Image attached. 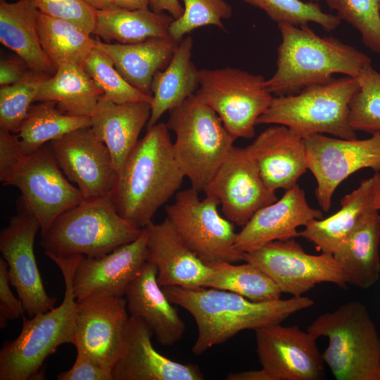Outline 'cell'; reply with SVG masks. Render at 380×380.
<instances>
[{"instance_id": "1", "label": "cell", "mask_w": 380, "mask_h": 380, "mask_svg": "<svg viewBox=\"0 0 380 380\" xmlns=\"http://www.w3.org/2000/svg\"><path fill=\"white\" fill-rule=\"evenodd\" d=\"M164 122L148 128L116 172L108 198L118 214L143 229L179 190L185 175Z\"/></svg>"}, {"instance_id": "2", "label": "cell", "mask_w": 380, "mask_h": 380, "mask_svg": "<svg viewBox=\"0 0 380 380\" xmlns=\"http://www.w3.org/2000/svg\"><path fill=\"white\" fill-rule=\"evenodd\" d=\"M161 287L172 304L184 308L194 317L198 328L192 347L196 355L224 343L242 330L281 323L296 312L314 305L312 299L302 296L256 302L215 288Z\"/></svg>"}, {"instance_id": "3", "label": "cell", "mask_w": 380, "mask_h": 380, "mask_svg": "<svg viewBox=\"0 0 380 380\" xmlns=\"http://www.w3.org/2000/svg\"><path fill=\"white\" fill-rule=\"evenodd\" d=\"M277 26L281 41L277 69L265 82L272 95L295 94L331 80L335 74L357 78L372 65L371 58L362 51L332 36H319L308 25Z\"/></svg>"}, {"instance_id": "4", "label": "cell", "mask_w": 380, "mask_h": 380, "mask_svg": "<svg viewBox=\"0 0 380 380\" xmlns=\"http://www.w3.org/2000/svg\"><path fill=\"white\" fill-rule=\"evenodd\" d=\"M81 257H49L64 279L63 301L60 305L30 319L23 317L19 336L6 341L0 350V380L43 379L42 367L46 358L59 346L73 344L77 305L73 277Z\"/></svg>"}, {"instance_id": "5", "label": "cell", "mask_w": 380, "mask_h": 380, "mask_svg": "<svg viewBox=\"0 0 380 380\" xmlns=\"http://www.w3.org/2000/svg\"><path fill=\"white\" fill-rule=\"evenodd\" d=\"M307 331L315 339L328 338L322 357L336 380H380V337L362 303L320 315Z\"/></svg>"}, {"instance_id": "6", "label": "cell", "mask_w": 380, "mask_h": 380, "mask_svg": "<svg viewBox=\"0 0 380 380\" xmlns=\"http://www.w3.org/2000/svg\"><path fill=\"white\" fill-rule=\"evenodd\" d=\"M143 229L122 218L108 197L83 199L51 223L39 244L48 258L96 257L135 240Z\"/></svg>"}, {"instance_id": "7", "label": "cell", "mask_w": 380, "mask_h": 380, "mask_svg": "<svg viewBox=\"0 0 380 380\" xmlns=\"http://www.w3.org/2000/svg\"><path fill=\"white\" fill-rule=\"evenodd\" d=\"M359 89L357 78L343 76L305 87L299 92L273 97L257 125H280L305 137L329 134L357 138L349 122V104Z\"/></svg>"}, {"instance_id": "8", "label": "cell", "mask_w": 380, "mask_h": 380, "mask_svg": "<svg viewBox=\"0 0 380 380\" xmlns=\"http://www.w3.org/2000/svg\"><path fill=\"white\" fill-rule=\"evenodd\" d=\"M175 157L191 187L203 191L235 139L217 114L195 94L169 111Z\"/></svg>"}, {"instance_id": "9", "label": "cell", "mask_w": 380, "mask_h": 380, "mask_svg": "<svg viewBox=\"0 0 380 380\" xmlns=\"http://www.w3.org/2000/svg\"><path fill=\"white\" fill-rule=\"evenodd\" d=\"M265 82L260 75L236 68H205L199 70L196 95L217 114L236 140L250 139L274 97Z\"/></svg>"}, {"instance_id": "10", "label": "cell", "mask_w": 380, "mask_h": 380, "mask_svg": "<svg viewBox=\"0 0 380 380\" xmlns=\"http://www.w3.org/2000/svg\"><path fill=\"white\" fill-rule=\"evenodd\" d=\"M192 187L179 191L165 208L166 217L196 255L208 266L243 260L236 250L234 224L222 217L219 202L211 196L201 199Z\"/></svg>"}, {"instance_id": "11", "label": "cell", "mask_w": 380, "mask_h": 380, "mask_svg": "<svg viewBox=\"0 0 380 380\" xmlns=\"http://www.w3.org/2000/svg\"><path fill=\"white\" fill-rule=\"evenodd\" d=\"M243 260L267 274L281 293L293 296H301L322 282L341 288L348 284L332 254L310 255L295 239L275 241L244 253Z\"/></svg>"}, {"instance_id": "12", "label": "cell", "mask_w": 380, "mask_h": 380, "mask_svg": "<svg viewBox=\"0 0 380 380\" xmlns=\"http://www.w3.org/2000/svg\"><path fill=\"white\" fill-rule=\"evenodd\" d=\"M306 161L317 182L315 196L328 211L339 184L355 172L370 168L380 172V132L364 139L330 137L315 134L304 137Z\"/></svg>"}, {"instance_id": "13", "label": "cell", "mask_w": 380, "mask_h": 380, "mask_svg": "<svg viewBox=\"0 0 380 380\" xmlns=\"http://www.w3.org/2000/svg\"><path fill=\"white\" fill-rule=\"evenodd\" d=\"M10 185L20 191V203L38 220L41 234L59 215L84 199L58 166L48 144L27 155Z\"/></svg>"}, {"instance_id": "14", "label": "cell", "mask_w": 380, "mask_h": 380, "mask_svg": "<svg viewBox=\"0 0 380 380\" xmlns=\"http://www.w3.org/2000/svg\"><path fill=\"white\" fill-rule=\"evenodd\" d=\"M39 230L38 220L20 203L17 214L0 233V251L7 265L10 284L31 317L51 310L56 303V298L50 297L44 289L34 255Z\"/></svg>"}, {"instance_id": "15", "label": "cell", "mask_w": 380, "mask_h": 380, "mask_svg": "<svg viewBox=\"0 0 380 380\" xmlns=\"http://www.w3.org/2000/svg\"><path fill=\"white\" fill-rule=\"evenodd\" d=\"M203 192L219 202L227 219L241 227L259 209L277 200L276 191L265 184L246 148L234 146Z\"/></svg>"}, {"instance_id": "16", "label": "cell", "mask_w": 380, "mask_h": 380, "mask_svg": "<svg viewBox=\"0 0 380 380\" xmlns=\"http://www.w3.org/2000/svg\"><path fill=\"white\" fill-rule=\"evenodd\" d=\"M66 178L84 199L108 197L116 175L110 153L91 127L70 132L48 143Z\"/></svg>"}, {"instance_id": "17", "label": "cell", "mask_w": 380, "mask_h": 380, "mask_svg": "<svg viewBox=\"0 0 380 380\" xmlns=\"http://www.w3.org/2000/svg\"><path fill=\"white\" fill-rule=\"evenodd\" d=\"M129 317L125 296L97 294L77 301L73 345L112 372Z\"/></svg>"}, {"instance_id": "18", "label": "cell", "mask_w": 380, "mask_h": 380, "mask_svg": "<svg viewBox=\"0 0 380 380\" xmlns=\"http://www.w3.org/2000/svg\"><path fill=\"white\" fill-rule=\"evenodd\" d=\"M256 350L272 380H318L324 360L316 340L298 326L274 324L257 329Z\"/></svg>"}, {"instance_id": "19", "label": "cell", "mask_w": 380, "mask_h": 380, "mask_svg": "<svg viewBox=\"0 0 380 380\" xmlns=\"http://www.w3.org/2000/svg\"><path fill=\"white\" fill-rule=\"evenodd\" d=\"M148 227L135 240L104 255L82 256L73 277L77 301L97 294L125 296V292L148 261Z\"/></svg>"}, {"instance_id": "20", "label": "cell", "mask_w": 380, "mask_h": 380, "mask_svg": "<svg viewBox=\"0 0 380 380\" xmlns=\"http://www.w3.org/2000/svg\"><path fill=\"white\" fill-rule=\"evenodd\" d=\"M152 329L141 318L129 315L121 353L113 365V380H203L196 365L167 358L153 346Z\"/></svg>"}, {"instance_id": "21", "label": "cell", "mask_w": 380, "mask_h": 380, "mask_svg": "<svg viewBox=\"0 0 380 380\" xmlns=\"http://www.w3.org/2000/svg\"><path fill=\"white\" fill-rule=\"evenodd\" d=\"M322 217L321 210L310 206L305 191L297 184L252 216L237 233L235 247L243 254L275 241L296 239L300 236V227Z\"/></svg>"}, {"instance_id": "22", "label": "cell", "mask_w": 380, "mask_h": 380, "mask_svg": "<svg viewBox=\"0 0 380 380\" xmlns=\"http://www.w3.org/2000/svg\"><path fill=\"white\" fill-rule=\"evenodd\" d=\"M245 148L272 191L293 187L308 170L304 138L286 126L269 127Z\"/></svg>"}, {"instance_id": "23", "label": "cell", "mask_w": 380, "mask_h": 380, "mask_svg": "<svg viewBox=\"0 0 380 380\" xmlns=\"http://www.w3.org/2000/svg\"><path fill=\"white\" fill-rule=\"evenodd\" d=\"M148 261L158 270L160 286L205 287L212 267L205 265L179 236L165 217L148 226Z\"/></svg>"}, {"instance_id": "24", "label": "cell", "mask_w": 380, "mask_h": 380, "mask_svg": "<svg viewBox=\"0 0 380 380\" xmlns=\"http://www.w3.org/2000/svg\"><path fill=\"white\" fill-rule=\"evenodd\" d=\"M156 265L147 261L127 288L125 298L129 315L144 320L159 344L171 346L185 331V324L157 280Z\"/></svg>"}, {"instance_id": "25", "label": "cell", "mask_w": 380, "mask_h": 380, "mask_svg": "<svg viewBox=\"0 0 380 380\" xmlns=\"http://www.w3.org/2000/svg\"><path fill=\"white\" fill-rule=\"evenodd\" d=\"M151 113L145 101L114 103L99 99L91 115V127L107 146L116 172L139 141V136Z\"/></svg>"}, {"instance_id": "26", "label": "cell", "mask_w": 380, "mask_h": 380, "mask_svg": "<svg viewBox=\"0 0 380 380\" xmlns=\"http://www.w3.org/2000/svg\"><path fill=\"white\" fill-rule=\"evenodd\" d=\"M380 212L365 213L333 253L348 284L366 289L380 277Z\"/></svg>"}, {"instance_id": "27", "label": "cell", "mask_w": 380, "mask_h": 380, "mask_svg": "<svg viewBox=\"0 0 380 380\" xmlns=\"http://www.w3.org/2000/svg\"><path fill=\"white\" fill-rule=\"evenodd\" d=\"M179 44L170 36L130 44L109 43L95 39V46L111 58L125 80L134 88L150 95L155 75L167 67Z\"/></svg>"}, {"instance_id": "28", "label": "cell", "mask_w": 380, "mask_h": 380, "mask_svg": "<svg viewBox=\"0 0 380 380\" xmlns=\"http://www.w3.org/2000/svg\"><path fill=\"white\" fill-rule=\"evenodd\" d=\"M39 9L34 0L0 2V42L21 58L30 69L53 75L56 68L41 45Z\"/></svg>"}, {"instance_id": "29", "label": "cell", "mask_w": 380, "mask_h": 380, "mask_svg": "<svg viewBox=\"0 0 380 380\" xmlns=\"http://www.w3.org/2000/svg\"><path fill=\"white\" fill-rule=\"evenodd\" d=\"M193 39L185 37L179 44L167 67L154 76L151 90V113L148 128L158 123L163 114L195 94L199 87V70L192 61Z\"/></svg>"}, {"instance_id": "30", "label": "cell", "mask_w": 380, "mask_h": 380, "mask_svg": "<svg viewBox=\"0 0 380 380\" xmlns=\"http://www.w3.org/2000/svg\"><path fill=\"white\" fill-rule=\"evenodd\" d=\"M341 208L325 219H314L299 232L321 253L333 254L343 240L354 229L362 215L375 208L373 202L372 177L364 179L358 187L345 195Z\"/></svg>"}, {"instance_id": "31", "label": "cell", "mask_w": 380, "mask_h": 380, "mask_svg": "<svg viewBox=\"0 0 380 380\" xmlns=\"http://www.w3.org/2000/svg\"><path fill=\"white\" fill-rule=\"evenodd\" d=\"M103 91L84 67L60 65L40 85L35 101H53L62 112L75 116L91 117Z\"/></svg>"}, {"instance_id": "32", "label": "cell", "mask_w": 380, "mask_h": 380, "mask_svg": "<svg viewBox=\"0 0 380 380\" xmlns=\"http://www.w3.org/2000/svg\"><path fill=\"white\" fill-rule=\"evenodd\" d=\"M173 20L168 13L154 12L149 8L97 11L93 34L105 42L135 44L169 37V27Z\"/></svg>"}, {"instance_id": "33", "label": "cell", "mask_w": 380, "mask_h": 380, "mask_svg": "<svg viewBox=\"0 0 380 380\" xmlns=\"http://www.w3.org/2000/svg\"><path fill=\"white\" fill-rule=\"evenodd\" d=\"M37 28L42 49L56 70L68 63L84 67L95 47L93 34L70 21L40 11Z\"/></svg>"}, {"instance_id": "34", "label": "cell", "mask_w": 380, "mask_h": 380, "mask_svg": "<svg viewBox=\"0 0 380 380\" xmlns=\"http://www.w3.org/2000/svg\"><path fill=\"white\" fill-rule=\"evenodd\" d=\"M39 102L31 106L18 133L26 155L70 132L91 125L90 117L65 113L53 101Z\"/></svg>"}, {"instance_id": "35", "label": "cell", "mask_w": 380, "mask_h": 380, "mask_svg": "<svg viewBox=\"0 0 380 380\" xmlns=\"http://www.w3.org/2000/svg\"><path fill=\"white\" fill-rule=\"evenodd\" d=\"M205 287L229 291L256 302L278 300L282 293L267 274L247 262L212 267Z\"/></svg>"}, {"instance_id": "36", "label": "cell", "mask_w": 380, "mask_h": 380, "mask_svg": "<svg viewBox=\"0 0 380 380\" xmlns=\"http://www.w3.org/2000/svg\"><path fill=\"white\" fill-rule=\"evenodd\" d=\"M51 75L29 70L15 84L0 88V127L18 134L42 83Z\"/></svg>"}, {"instance_id": "37", "label": "cell", "mask_w": 380, "mask_h": 380, "mask_svg": "<svg viewBox=\"0 0 380 380\" xmlns=\"http://www.w3.org/2000/svg\"><path fill=\"white\" fill-rule=\"evenodd\" d=\"M241 1L261 9L277 25L285 23L302 26L313 23L331 32L341 23V20L336 15L324 11L318 2L303 0Z\"/></svg>"}, {"instance_id": "38", "label": "cell", "mask_w": 380, "mask_h": 380, "mask_svg": "<svg viewBox=\"0 0 380 380\" xmlns=\"http://www.w3.org/2000/svg\"><path fill=\"white\" fill-rule=\"evenodd\" d=\"M84 70L103 91V96L114 103L145 101L152 96L132 86L115 68L111 58L95 46L84 65Z\"/></svg>"}, {"instance_id": "39", "label": "cell", "mask_w": 380, "mask_h": 380, "mask_svg": "<svg viewBox=\"0 0 380 380\" xmlns=\"http://www.w3.org/2000/svg\"><path fill=\"white\" fill-rule=\"evenodd\" d=\"M357 79L359 89L349 104L350 125L355 132H380V72L369 65Z\"/></svg>"}, {"instance_id": "40", "label": "cell", "mask_w": 380, "mask_h": 380, "mask_svg": "<svg viewBox=\"0 0 380 380\" xmlns=\"http://www.w3.org/2000/svg\"><path fill=\"white\" fill-rule=\"evenodd\" d=\"M336 15L358 31L364 45L380 54V0H324Z\"/></svg>"}, {"instance_id": "41", "label": "cell", "mask_w": 380, "mask_h": 380, "mask_svg": "<svg viewBox=\"0 0 380 380\" xmlns=\"http://www.w3.org/2000/svg\"><path fill=\"white\" fill-rule=\"evenodd\" d=\"M183 14L174 19L169 27V36L180 42L192 31L205 26H215L225 30L223 20L233 13L231 5L225 0H181Z\"/></svg>"}, {"instance_id": "42", "label": "cell", "mask_w": 380, "mask_h": 380, "mask_svg": "<svg viewBox=\"0 0 380 380\" xmlns=\"http://www.w3.org/2000/svg\"><path fill=\"white\" fill-rule=\"evenodd\" d=\"M39 11L70 21L93 34L97 11L84 0H34Z\"/></svg>"}, {"instance_id": "43", "label": "cell", "mask_w": 380, "mask_h": 380, "mask_svg": "<svg viewBox=\"0 0 380 380\" xmlns=\"http://www.w3.org/2000/svg\"><path fill=\"white\" fill-rule=\"evenodd\" d=\"M18 134L0 127V181L10 185L25 160Z\"/></svg>"}, {"instance_id": "44", "label": "cell", "mask_w": 380, "mask_h": 380, "mask_svg": "<svg viewBox=\"0 0 380 380\" xmlns=\"http://www.w3.org/2000/svg\"><path fill=\"white\" fill-rule=\"evenodd\" d=\"M7 265L0 258V328L6 327L8 322L24 316L25 309L21 300L17 298L10 287Z\"/></svg>"}, {"instance_id": "45", "label": "cell", "mask_w": 380, "mask_h": 380, "mask_svg": "<svg viewBox=\"0 0 380 380\" xmlns=\"http://www.w3.org/2000/svg\"><path fill=\"white\" fill-rule=\"evenodd\" d=\"M72 367L57 376L58 380H113L112 372L95 362L80 349Z\"/></svg>"}, {"instance_id": "46", "label": "cell", "mask_w": 380, "mask_h": 380, "mask_svg": "<svg viewBox=\"0 0 380 380\" xmlns=\"http://www.w3.org/2000/svg\"><path fill=\"white\" fill-rule=\"evenodd\" d=\"M27 63L19 56L2 58L0 61V85L16 83L29 71Z\"/></svg>"}, {"instance_id": "47", "label": "cell", "mask_w": 380, "mask_h": 380, "mask_svg": "<svg viewBox=\"0 0 380 380\" xmlns=\"http://www.w3.org/2000/svg\"><path fill=\"white\" fill-rule=\"evenodd\" d=\"M149 8L157 13H167L174 19L179 18L184 12L179 0H149Z\"/></svg>"}, {"instance_id": "48", "label": "cell", "mask_w": 380, "mask_h": 380, "mask_svg": "<svg viewBox=\"0 0 380 380\" xmlns=\"http://www.w3.org/2000/svg\"><path fill=\"white\" fill-rule=\"evenodd\" d=\"M228 380H272L270 375L263 369L250 370L229 373Z\"/></svg>"}, {"instance_id": "49", "label": "cell", "mask_w": 380, "mask_h": 380, "mask_svg": "<svg viewBox=\"0 0 380 380\" xmlns=\"http://www.w3.org/2000/svg\"><path fill=\"white\" fill-rule=\"evenodd\" d=\"M115 8L136 10L149 8V0H111Z\"/></svg>"}, {"instance_id": "50", "label": "cell", "mask_w": 380, "mask_h": 380, "mask_svg": "<svg viewBox=\"0 0 380 380\" xmlns=\"http://www.w3.org/2000/svg\"><path fill=\"white\" fill-rule=\"evenodd\" d=\"M373 179V202L375 209L380 212V172H374Z\"/></svg>"}, {"instance_id": "51", "label": "cell", "mask_w": 380, "mask_h": 380, "mask_svg": "<svg viewBox=\"0 0 380 380\" xmlns=\"http://www.w3.org/2000/svg\"><path fill=\"white\" fill-rule=\"evenodd\" d=\"M96 11H104L114 8L111 0H84Z\"/></svg>"}, {"instance_id": "52", "label": "cell", "mask_w": 380, "mask_h": 380, "mask_svg": "<svg viewBox=\"0 0 380 380\" xmlns=\"http://www.w3.org/2000/svg\"><path fill=\"white\" fill-rule=\"evenodd\" d=\"M303 1L318 2V1H320V0H303Z\"/></svg>"}, {"instance_id": "53", "label": "cell", "mask_w": 380, "mask_h": 380, "mask_svg": "<svg viewBox=\"0 0 380 380\" xmlns=\"http://www.w3.org/2000/svg\"><path fill=\"white\" fill-rule=\"evenodd\" d=\"M6 0H0V2H3V1H5Z\"/></svg>"}]
</instances>
